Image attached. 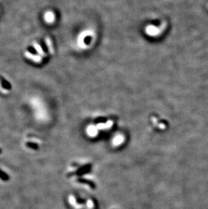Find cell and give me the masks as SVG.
Wrapping results in <instances>:
<instances>
[{
  "label": "cell",
  "instance_id": "1",
  "mask_svg": "<svg viewBox=\"0 0 208 209\" xmlns=\"http://www.w3.org/2000/svg\"><path fill=\"white\" fill-rule=\"evenodd\" d=\"M25 55L26 58L30 59V60H31L34 61V62H37V63H40V62H41V61H42V58H41V57L39 56V55L33 54L30 53V52L26 51L25 53Z\"/></svg>",
  "mask_w": 208,
  "mask_h": 209
},
{
  "label": "cell",
  "instance_id": "2",
  "mask_svg": "<svg viewBox=\"0 0 208 209\" xmlns=\"http://www.w3.org/2000/svg\"><path fill=\"white\" fill-rule=\"evenodd\" d=\"M44 18H45V20H46L47 23H53L54 20V14L50 12H47L46 14H45Z\"/></svg>",
  "mask_w": 208,
  "mask_h": 209
},
{
  "label": "cell",
  "instance_id": "3",
  "mask_svg": "<svg viewBox=\"0 0 208 209\" xmlns=\"http://www.w3.org/2000/svg\"><path fill=\"white\" fill-rule=\"evenodd\" d=\"M33 46H34V48H35V50H37V51L38 52V53H39L40 55H43V56H46V54H45V52L43 51L42 48H41V47L39 46V44L34 43Z\"/></svg>",
  "mask_w": 208,
  "mask_h": 209
},
{
  "label": "cell",
  "instance_id": "4",
  "mask_svg": "<svg viewBox=\"0 0 208 209\" xmlns=\"http://www.w3.org/2000/svg\"><path fill=\"white\" fill-rule=\"evenodd\" d=\"M46 41L47 46L48 48H49L50 52V53H51V54H53L54 53V47H53V46H52L51 40L50 39L49 37H47L46 39Z\"/></svg>",
  "mask_w": 208,
  "mask_h": 209
},
{
  "label": "cell",
  "instance_id": "5",
  "mask_svg": "<svg viewBox=\"0 0 208 209\" xmlns=\"http://www.w3.org/2000/svg\"><path fill=\"white\" fill-rule=\"evenodd\" d=\"M2 81H0V92H2L3 93H8V89H4L3 88V85H2Z\"/></svg>",
  "mask_w": 208,
  "mask_h": 209
}]
</instances>
